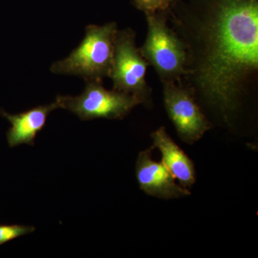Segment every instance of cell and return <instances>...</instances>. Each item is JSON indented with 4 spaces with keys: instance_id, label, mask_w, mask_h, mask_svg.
Wrapping results in <instances>:
<instances>
[{
    "instance_id": "obj_4",
    "label": "cell",
    "mask_w": 258,
    "mask_h": 258,
    "mask_svg": "<svg viewBox=\"0 0 258 258\" xmlns=\"http://www.w3.org/2000/svg\"><path fill=\"white\" fill-rule=\"evenodd\" d=\"M56 100L60 108L71 111L82 120L122 119L142 103L132 95L106 89L102 81H88L79 96H57Z\"/></svg>"
},
{
    "instance_id": "obj_8",
    "label": "cell",
    "mask_w": 258,
    "mask_h": 258,
    "mask_svg": "<svg viewBox=\"0 0 258 258\" xmlns=\"http://www.w3.org/2000/svg\"><path fill=\"white\" fill-rule=\"evenodd\" d=\"M57 108H60V106L55 100L50 104L35 107L18 114H10L1 110L0 114L11 124L7 132L9 147L13 148L22 144L33 146L37 134L46 125L47 117L51 112Z\"/></svg>"
},
{
    "instance_id": "obj_11",
    "label": "cell",
    "mask_w": 258,
    "mask_h": 258,
    "mask_svg": "<svg viewBox=\"0 0 258 258\" xmlns=\"http://www.w3.org/2000/svg\"><path fill=\"white\" fill-rule=\"evenodd\" d=\"M136 6L146 13H155L166 8V0H134Z\"/></svg>"
},
{
    "instance_id": "obj_2",
    "label": "cell",
    "mask_w": 258,
    "mask_h": 258,
    "mask_svg": "<svg viewBox=\"0 0 258 258\" xmlns=\"http://www.w3.org/2000/svg\"><path fill=\"white\" fill-rule=\"evenodd\" d=\"M118 31L115 23L88 25L79 46L66 58L54 62L51 72L79 76L86 82L109 77Z\"/></svg>"
},
{
    "instance_id": "obj_9",
    "label": "cell",
    "mask_w": 258,
    "mask_h": 258,
    "mask_svg": "<svg viewBox=\"0 0 258 258\" xmlns=\"http://www.w3.org/2000/svg\"><path fill=\"white\" fill-rule=\"evenodd\" d=\"M152 147L159 149L161 162L183 187H190L196 181L193 161L168 135L165 128L161 127L152 134Z\"/></svg>"
},
{
    "instance_id": "obj_1",
    "label": "cell",
    "mask_w": 258,
    "mask_h": 258,
    "mask_svg": "<svg viewBox=\"0 0 258 258\" xmlns=\"http://www.w3.org/2000/svg\"><path fill=\"white\" fill-rule=\"evenodd\" d=\"M201 30L194 78L227 120L237 108L244 82L257 70V0H217Z\"/></svg>"
},
{
    "instance_id": "obj_6",
    "label": "cell",
    "mask_w": 258,
    "mask_h": 258,
    "mask_svg": "<svg viewBox=\"0 0 258 258\" xmlns=\"http://www.w3.org/2000/svg\"><path fill=\"white\" fill-rule=\"evenodd\" d=\"M164 103L179 138L189 144L198 142L211 128L192 93L172 81L163 82Z\"/></svg>"
},
{
    "instance_id": "obj_5",
    "label": "cell",
    "mask_w": 258,
    "mask_h": 258,
    "mask_svg": "<svg viewBox=\"0 0 258 258\" xmlns=\"http://www.w3.org/2000/svg\"><path fill=\"white\" fill-rule=\"evenodd\" d=\"M135 38L131 29L117 32L109 77L113 89L137 97L147 104L151 99V88L146 81L149 64L137 48Z\"/></svg>"
},
{
    "instance_id": "obj_10",
    "label": "cell",
    "mask_w": 258,
    "mask_h": 258,
    "mask_svg": "<svg viewBox=\"0 0 258 258\" xmlns=\"http://www.w3.org/2000/svg\"><path fill=\"white\" fill-rule=\"evenodd\" d=\"M35 228L32 226L0 225V246L22 236L32 233Z\"/></svg>"
},
{
    "instance_id": "obj_12",
    "label": "cell",
    "mask_w": 258,
    "mask_h": 258,
    "mask_svg": "<svg viewBox=\"0 0 258 258\" xmlns=\"http://www.w3.org/2000/svg\"><path fill=\"white\" fill-rule=\"evenodd\" d=\"M166 2H169V0H166Z\"/></svg>"
},
{
    "instance_id": "obj_7",
    "label": "cell",
    "mask_w": 258,
    "mask_h": 258,
    "mask_svg": "<svg viewBox=\"0 0 258 258\" xmlns=\"http://www.w3.org/2000/svg\"><path fill=\"white\" fill-rule=\"evenodd\" d=\"M152 147L139 153L136 163V176L144 192L154 198L171 200L189 196V190L176 184L165 165L152 159Z\"/></svg>"
},
{
    "instance_id": "obj_3",
    "label": "cell",
    "mask_w": 258,
    "mask_h": 258,
    "mask_svg": "<svg viewBox=\"0 0 258 258\" xmlns=\"http://www.w3.org/2000/svg\"><path fill=\"white\" fill-rule=\"evenodd\" d=\"M147 36L139 48L163 82L172 81L186 74V52L181 40L171 31L165 19L155 13H146Z\"/></svg>"
}]
</instances>
